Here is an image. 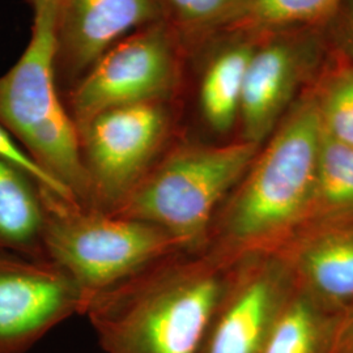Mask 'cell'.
I'll use <instances>...</instances> for the list:
<instances>
[{
  "instance_id": "obj_8",
  "label": "cell",
  "mask_w": 353,
  "mask_h": 353,
  "mask_svg": "<svg viewBox=\"0 0 353 353\" xmlns=\"http://www.w3.org/2000/svg\"><path fill=\"white\" fill-rule=\"evenodd\" d=\"M88 301L59 265L0 252V353L28 352Z\"/></svg>"
},
{
  "instance_id": "obj_14",
  "label": "cell",
  "mask_w": 353,
  "mask_h": 353,
  "mask_svg": "<svg viewBox=\"0 0 353 353\" xmlns=\"http://www.w3.org/2000/svg\"><path fill=\"white\" fill-rule=\"evenodd\" d=\"M255 46L236 43L221 51L210 63L201 85V109L208 126L224 134L240 117L241 96L248 65Z\"/></svg>"
},
{
  "instance_id": "obj_13",
  "label": "cell",
  "mask_w": 353,
  "mask_h": 353,
  "mask_svg": "<svg viewBox=\"0 0 353 353\" xmlns=\"http://www.w3.org/2000/svg\"><path fill=\"white\" fill-rule=\"evenodd\" d=\"M303 279L328 303L353 300V230H330L307 241L299 252Z\"/></svg>"
},
{
  "instance_id": "obj_4",
  "label": "cell",
  "mask_w": 353,
  "mask_h": 353,
  "mask_svg": "<svg viewBox=\"0 0 353 353\" xmlns=\"http://www.w3.org/2000/svg\"><path fill=\"white\" fill-rule=\"evenodd\" d=\"M259 144L168 147L110 214L160 228L185 249L207 245L217 210L249 170Z\"/></svg>"
},
{
  "instance_id": "obj_12",
  "label": "cell",
  "mask_w": 353,
  "mask_h": 353,
  "mask_svg": "<svg viewBox=\"0 0 353 353\" xmlns=\"http://www.w3.org/2000/svg\"><path fill=\"white\" fill-rule=\"evenodd\" d=\"M42 188L24 168L0 156V252L48 261Z\"/></svg>"
},
{
  "instance_id": "obj_19",
  "label": "cell",
  "mask_w": 353,
  "mask_h": 353,
  "mask_svg": "<svg viewBox=\"0 0 353 353\" xmlns=\"http://www.w3.org/2000/svg\"><path fill=\"white\" fill-rule=\"evenodd\" d=\"M176 24L189 32H208L243 24L249 0H163Z\"/></svg>"
},
{
  "instance_id": "obj_2",
  "label": "cell",
  "mask_w": 353,
  "mask_h": 353,
  "mask_svg": "<svg viewBox=\"0 0 353 353\" xmlns=\"http://www.w3.org/2000/svg\"><path fill=\"white\" fill-rule=\"evenodd\" d=\"M322 123L316 93L297 102L214 219L207 246L229 261L250 256L313 207Z\"/></svg>"
},
{
  "instance_id": "obj_7",
  "label": "cell",
  "mask_w": 353,
  "mask_h": 353,
  "mask_svg": "<svg viewBox=\"0 0 353 353\" xmlns=\"http://www.w3.org/2000/svg\"><path fill=\"white\" fill-rule=\"evenodd\" d=\"M173 42L163 21L118 41L89 67L70 99L76 127L109 109L168 101L176 84Z\"/></svg>"
},
{
  "instance_id": "obj_10",
  "label": "cell",
  "mask_w": 353,
  "mask_h": 353,
  "mask_svg": "<svg viewBox=\"0 0 353 353\" xmlns=\"http://www.w3.org/2000/svg\"><path fill=\"white\" fill-rule=\"evenodd\" d=\"M272 270H233L198 353H263L284 306Z\"/></svg>"
},
{
  "instance_id": "obj_15",
  "label": "cell",
  "mask_w": 353,
  "mask_h": 353,
  "mask_svg": "<svg viewBox=\"0 0 353 353\" xmlns=\"http://www.w3.org/2000/svg\"><path fill=\"white\" fill-rule=\"evenodd\" d=\"M338 319L307 299L284 303L263 353H334Z\"/></svg>"
},
{
  "instance_id": "obj_23",
  "label": "cell",
  "mask_w": 353,
  "mask_h": 353,
  "mask_svg": "<svg viewBox=\"0 0 353 353\" xmlns=\"http://www.w3.org/2000/svg\"><path fill=\"white\" fill-rule=\"evenodd\" d=\"M34 12L43 10H58L61 0H33Z\"/></svg>"
},
{
  "instance_id": "obj_21",
  "label": "cell",
  "mask_w": 353,
  "mask_h": 353,
  "mask_svg": "<svg viewBox=\"0 0 353 353\" xmlns=\"http://www.w3.org/2000/svg\"><path fill=\"white\" fill-rule=\"evenodd\" d=\"M334 353H353V312L338 319Z\"/></svg>"
},
{
  "instance_id": "obj_18",
  "label": "cell",
  "mask_w": 353,
  "mask_h": 353,
  "mask_svg": "<svg viewBox=\"0 0 353 353\" xmlns=\"http://www.w3.org/2000/svg\"><path fill=\"white\" fill-rule=\"evenodd\" d=\"M316 96L323 134L353 147V64L332 71Z\"/></svg>"
},
{
  "instance_id": "obj_6",
  "label": "cell",
  "mask_w": 353,
  "mask_h": 353,
  "mask_svg": "<svg viewBox=\"0 0 353 353\" xmlns=\"http://www.w3.org/2000/svg\"><path fill=\"white\" fill-rule=\"evenodd\" d=\"M166 102L114 108L77 126L93 208L113 212L168 148Z\"/></svg>"
},
{
  "instance_id": "obj_5",
  "label": "cell",
  "mask_w": 353,
  "mask_h": 353,
  "mask_svg": "<svg viewBox=\"0 0 353 353\" xmlns=\"http://www.w3.org/2000/svg\"><path fill=\"white\" fill-rule=\"evenodd\" d=\"M42 198L46 258L74 279L88 300L161 256L185 249L160 228L85 207L46 186Z\"/></svg>"
},
{
  "instance_id": "obj_22",
  "label": "cell",
  "mask_w": 353,
  "mask_h": 353,
  "mask_svg": "<svg viewBox=\"0 0 353 353\" xmlns=\"http://www.w3.org/2000/svg\"><path fill=\"white\" fill-rule=\"evenodd\" d=\"M341 13V39L345 52L353 59V0H344Z\"/></svg>"
},
{
  "instance_id": "obj_3",
  "label": "cell",
  "mask_w": 353,
  "mask_h": 353,
  "mask_svg": "<svg viewBox=\"0 0 353 353\" xmlns=\"http://www.w3.org/2000/svg\"><path fill=\"white\" fill-rule=\"evenodd\" d=\"M57 14L58 10L34 12L26 50L0 76V127L61 189L92 207L79 131L55 87Z\"/></svg>"
},
{
  "instance_id": "obj_17",
  "label": "cell",
  "mask_w": 353,
  "mask_h": 353,
  "mask_svg": "<svg viewBox=\"0 0 353 353\" xmlns=\"http://www.w3.org/2000/svg\"><path fill=\"white\" fill-rule=\"evenodd\" d=\"M344 0H249L245 26L272 30L316 24L339 11Z\"/></svg>"
},
{
  "instance_id": "obj_9",
  "label": "cell",
  "mask_w": 353,
  "mask_h": 353,
  "mask_svg": "<svg viewBox=\"0 0 353 353\" xmlns=\"http://www.w3.org/2000/svg\"><path fill=\"white\" fill-rule=\"evenodd\" d=\"M310 39L279 36L255 48L241 96L242 140L262 144L316 63Z\"/></svg>"
},
{
  "instance_id": "obj_16",
  "label": "cell",
  "mask_w": 353,
  "mask_h": 353,
  "mask_svg": "<svg viewBox=\"0 0 353 353\" xmlns=\"http://www.w3.org/2000/svg\"><path fill=\"white\" fill-rule=\"evenodd\" d=\"M312 211L328 216L353 212V147L330 138L323 131Z\"/></svg>"
},
{
  "instance_id": "obj_20",
  "label": "cell",
  "mask_w": 353,
  "mask_h": 353,
  "mask_svg": "<svg viewBox=\"0 0 353 353\" xmlns=\"http://www.w3.org/2000/svg\"><path fill=\"white\" fill-rule=\"evenodd\" d=\"M0 156H3V157H6V159L13 161L14 164L20 165L21 168H24L30 174H33V176H36L38 181H39L43 186H46L48 189L52 190V191H55V192H58V194H61V195H64V196L71 198L65 191L61 189V188L51 179L50 176H48V174H45V173L38 168L37 165L34 164V163L30 160V157L17 145V143H16L1 127H0Z\"/></svg>"
},
{
  "instance_id": "obj_1",
  "label": "cell",
  "mask_w": 353,
  "mask_h": 353,
  "mask_svg": "<svg viewBox=\"0 0 353 353\" xmlns=\"http://www.w3.org/2000/svg\"><path fill=\"white\" fill-rule=\"evenodd\" d=\"M236 263L179 249L94 294L84 316L106 353H198Z\"/></svg>"
},
{
  "instance_id": "obj_11",
  "label": "cell",
  "mask_w": 353,
  "mask_h": 353,
  "mask_svg": "<svg viewBox=\"0 0 353 353\" xmlns=\"http://www.w3.org/2000/svg\"><path fill=\"white\" fill-rule=\"evenodd\" d=\"M163 0H61L58 55L72 74L88 71L130 30L160 21Z\"/></svg>"
}]
</instances>
